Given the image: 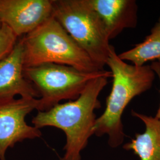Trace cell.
<instances>
[{"instance_id":"obj_13","label":"cell","mask_w":160,"mask_h":160,"mask_svg":"<svg viewBox=\"0 0 160 160\" xmlns=\"http://www.w3.org/2000/svg\"><path fill=\"white\" fill-rule=\"evenodd\" d=\"M153 69L154 70L156 74V75H157L159 81H160V62L156 61V62H154L152 64H151ZM155 117L158 119L160 121V103L159 108L157 110V113L155 114Z\"/></svg>"},{"instance_id":"obj_10","label":"cell","mask_w":160,"mask_h":160,"mask_svg":"<svg viewBox=\"0 0 160 160\" xmlns=\"http://www.w3.org/2000/svg\"><path fill=\"white\" fill-rule=\"evenodd\" d=\"M132 115L142 121L145 131L137 133L123 148L131 151L140 160H160V121L155 117L132 110Z\"/></svg>"},{"instance_id":"obj_8","label":"cell","mask_w":160,"mask_h":160,"mask_svg":"<svg viewBox=\"0 0 160 160\" xmlns=\"http://www.w3.org/2000/svg\"><path fill=\"white\" fill-rule=\"evenodd\" d=\"M24 46L22 37L10 54L0 61V103L8 102L16 96L40 98V94L23 74Z\"/></svg>"},{"instance_id":"obj_1","label":"cell","mask_w":160,"mask_h":160,"mask_svg":"<svg viewBox=\"0 0 160 160\" xmlns=\"http://www.w3.org/2000/svg\"><path fill=\"white\" fill-rule=\"evenodd\" d=\"M106 65L112 74V87L105 110L96 120L94 135H108L109 145L117 148L125 138L122 119L125 110L135 97L151 88L156 74L151 65L136 66L122 60L112 45Z\"/></svg>"},{"instance_id":"obj_12","label":"cell","mask_w":160,"mask_h":160,"mask_svg":"<svg viewBox=\"0 0 160 160\" xmlns=\"http://www.w3.org/2000/svg\"><path fill=\"white\" fill-rule=\"evenodd\" d=\"M18 38L12 29L2 24L0 28V61L8 56L17 43Z\"/></svg>"},{"instance_id":"obj_2","label":"cell","mask_w":160,"mask_h":160,"mask_svg":"<svg viewBox=\"0 0 160 160\" xmlns=\"http://www.w3.org/2000/svg\"><path fill=\"white\" fill-rule=\"evenodd\" d=\"M109 78L102 75L92 79L77 99L58 104L45 112H38L33 118L32 124L36 128L55 127L65 133V152L61 160H81V152L94 135L97 118L95 110L101 108L98 97Z\"/></svg>"},{"instance_id":"obj_5","label":"cell","mask_w":160,"mask_h":160,"mask_svg":"<svg viewBox=\"0 0 160 160\" xmlns=\"http://www.w3.org/2000/svg\"><path fill=\"white\" fill-rule=\"evenodd\" d=\"M23 74L40 94L38 112L49 110L63 100L77 99L87 83L96 77H112L110 71L106 70L86 73L70 66L52 63L24 68Z\"/></svg>"},{"instance_id":"obj_14","label":"cell","mask_w":160,"mask_h":160,"mask_svg":"<svg viewBox=\"0 0 160 160\" xmlns=\"http://www.w3.org/2000/svg\"><path fill=\"white\" fill-rule=\"evenodd\" d=\"M1 26H2V23H1V22H0V28L1 27Z\"/></svg>"},{"instance_id":"obj_6","label":"cell","mask_w":160,"mask_h":160,"mask_svg":"<svg viewBox=\"0 0 160 160\" xmlns=\"http://www.w3.org/2000/svg\"><path fill=\"white\" fill-rule=\"evenodd\" d=\"M38 105L39 98L22 97L0 103V160H6L7 150L17 142L42 136L39 129L26 122L27 115Z\"/></svg>"},{"instance_id":"obj_4","label":"cell","mask_w":160,"mask_h":160,"mask_svg":"<svg viewBox=\"0 0 160 160\" xmlns=\"http://www.w3.org/2000/svg\"><path fill=\"white\" fill-rule=\"evenodd\" d=\"M52 16L101 70L111 45L102 20L88 0H52Z\"/></svg>"},{"instance_id":"obj_3","label":"cell","mask_w":160,"mask_h":160,"mask_svg":"<svg viewBox=\"0 0 160 160\" xmlns=\"http://www.w3.org/2000/svg\"><path fill=\"white\" fill-rule=\"evenodd\" d=\"M22 39L24 68L52 63L70 66L86 73L104 71L97 67L53 16Z\"/></svg>"},{"instance_id":"obj_7","label":"cell","mask_w":160,"mask_h":160,"mask_svg":"<svg viewBox=\"0 0 160 160\" xmlns=\"http://www.w3.org/2000/svg\"><path fill=\"white\" fill-rule=\"evenodd\" d=\"M52 12V0H0V22L18 38L38 28Z\"/></svg>"},{"instance_id":"obj_9","label":"cell","mask_w":160,"mask_h":160,"mask_svg":"<svg viewBox=\"0 0 160 160\" xmlns=\"http://www.w3.org/2000/svg\"><path fill=\"white\" fill-rule=\"evenodd\" d=\"M102 20L109 40L125 29H135L138 23V5L135 0H88Z\"/></svg>"},{"instance_id":"obj_11","label":"cell","mask_w":160,"mask_h":160,"mask_svg":"<svg viewBox=\"0 0 160 160\" xmlns=\"http://www.w3.org/2000/svg\"><path fill=\"white\" fill-rule=\"evenodd\" d=\"M118 56L136 66H143L150 61L160 62V16L143 41Z\"/></svg>"}]
</instances>
